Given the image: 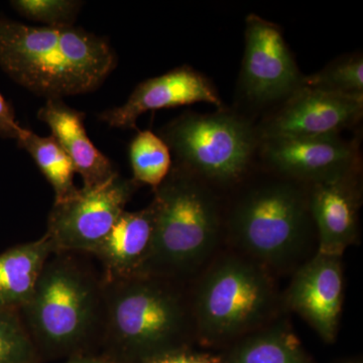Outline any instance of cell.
<instances>
[{"label":"cell","mask_w":363,"mask_h":363,"mask_svg":"<svg viewBox=\"0 0 363 363\" xmlns=\"http://www.w3.org/2000/svg\"><path fill=\"white\" fill-rule=\"evenodd\" d=\"M154 191V242L140 274L190 281L220 243L218 202L204 181L176 164Z\"/></svg>","instance_id":"obj_3"},{"label":"cell","mask_w":363,"mask_h":363,"mask_svg":"<svg viewBox=\"0 0 363 363\" xmlns=\"http://www.w3.org/2000/svg\"><path fill=\"white\" fill-rule=\"evenodd\" d=\"M301 85L347 96H363L362 55L337 60L323 70L303 78Z\"/></svg>","instance_id":"obj_21"},{"label":"cell","mask_w":363,"mask_h":363,"mask_svg":"<svg viewBox=\"0 0 363 363\" xmlns=\"http://www.w3.org/2000/svg\"><path fill=\"white\" fill-rule=\"evenodd\" d=\"M363 96H347L301 85L267 121L262 140L324 138L362 119Z\"/></svg>","instance_id":"obj_10"},{"label":"cell","mask_w":363,"mask_h":363,"mask_svg":"<svg viewBox=\"0 0 363 363\" xmlns=\"http://www.w3.org/2000/svg\"><path fill=\"white\" fill-rule=\"evenodd\" d=\"M313 219L309 195L295 184L272 182L236 203L227 221L234 252L269 272L294 271L307 262Z\"/></svg>","instance_id":"obj_6"},{"label":"cell","mask_w":363,"mask_h":363,"mask_svg":"<svg viewBox=\"0 0 363 363\" xmlns=\"http://www.w3.org/2000/svg\"><path fill=\"white\" fill-rule=\"evenodd\" d=\"M354 174L312 185L309 207L317 227V252L342 257L357 240L362 195Z\"/></svg>","instance_id":"obj_14"},{"label":"cell","mask_w":363,"mask_h":363,"mask_svg":"<svg viewBox=\"0 0 363 363\" xmlns=\"http://www.w3.org/2000/svg\"><path fill=\"white\" fill-rule=\"evenodd\" d=\"M302 84L281 28L255 14L247 18L241 86L257 102L290 96Z\"/></svg>","instance_id":"obj_9"},{"label":"cell","mask_w":363,"mask_h":363,"mask_svg":"<svg viewBox=\"0 0 363 363\" xmlns=\"http://www.w3.org/2000/svg\"><path fill=\"white\" fill-rule=\"evenodd\" d=\"M220 363H314L290 326L269 324L227 346Z\"/></svg>","instance_id":"obj_18"},{"label":"cell","mask_w":363,"mask_h":363,"mask_svg":"<svg viewBox=\"0 0 363 363\" xmlns=\"http://www.w3.org/2000/svg\"><path fill=\"white\" fill-rule=\"evenodd\" d=\"M154 233L152 202L140 211H124L109 233L89 253L101 264L102 279H123L142 274L152 255Z\"/></svg>","instance_id":"obj_16"},{"label":"cell","mask_w":363,"mask_h":363,"mask_svg":"<svg viewBox=\"0 0 363 363\" xmlns=\"http://www.w3.org/2000/svg\"><path fill=\"white\" fill-rule=\"evenodd\" d=\"M67 363H116L104 355H77Z\"/></svg>","instance_id":"obj_26"},{"label":"cell","mask_w":363,"mask_h":363,"mask_svg":"<svg viewBox=\"0 0 363 363\" xmlns=\"http://www.w3.org/2000/svg\"><path fill=\"white\" fill-rule=\"evenodd\" d=\"M105 38L75 26H30L0 18V67L47 100L93 92L116 70Z\"/></svg>","instance_id":"obj_2"},{"label":"cell","mask_w":363,"mask_h":363,"mask_svg":"<svg viewBox=\"0 0 363 363\" xmlns=\"http://www.w3.org/2000/svg\"><path fill=\"white\" fill-rule=\"evenodd\" d=\"M102 283V355L116 363H140L192 348L196 331L188 281L135 274Z\"/></svg>","instance_id":"obj_1"},{"label":"cell","mask_w":363,"mask_h":363,"mask_svg":"<svg viewBox=\"0 0 363 363\" xmlns=\"http://www.w3.org/2000/svg\"><path fill=\"white\" fill-rule=\"evenodd\" d=\"M11 6L23 18L40 21L45 26H74L82 1L76 0H14Z\"/></svg>","instance_id":"obj_23"},{"label":"cell","mask_w":363,"mask_h":363,"mask_svg":"<svg viewBox=\"0 0 363 363\" xmlns=\"http://www.w3.org/2000/svg\"><path fill=\"white\" fill-rule=\"evenodd\" d=\"M350 363H359V362H350Z\"/></svg>","instance_id":"obj_27"},{"label":"cell","mask_w":363,"mask_h":363,"mask_svg":"<svg viewBox=\"0 0 363 363\" xmlns=\"http://www.w3.org/2000/svg\"><path fill=\"white\" fill-rule=\"evenodd\" d=\"M159 135L175 156L174 164L219 185L245 175L257 145L252 125L226 112H187L164 125Z\"/></svg>","instance_id":"obj_7"},{"label":"cell","mask_w":363,"mask_h":363,"mask_svg":"<svg viewBox=\"0 0 363 363\" xmlns=\"http://www.w3.org/2000/svg\"><path fill=\"white\" fill-rule=\"evenodd\" d=\"M140 186L117 174L104 185L79 189L70 199L54 203L45 234L54 253L89 255L125 211Z\"/></svg>","instance_id":"obj_8"},{"label":"cell","mask_w":363,"mask_h":363,"mask_svg":"<svg viewBox=\"0 0 363 363\" xmlns=\"http://www.w3.org/2000/svg\"><path fill=\"white\" fill-rule=\"evenodd\" d=\"M18 147L30 155L43 175L51 184L55 203L66 201L77 194L74 184L75 169L57 140L50 136H40L25 128L18 140Z\"/></svg>","instance_id":"obj_19"},{"label":"cell","mask_w":363,"mask_h":363,"mask_svg":"<svg viewBox=\"0 0 363 363\" xmlns=\"http://www.w3.org/2000/svg\"><path fill=\"white\" fill-rule=\"evenodd\" d=\"M267 162L286 178L322 183L355 173L357 149L338 135L264 140Z\"/></svg>","instance_id":"obj_12"},{"label":"cell","mask_w":363,"mask_h":363,"mask_svg":"<svg viewBox=\"0 0 363 363\" xmlns=\"http://www.w3.org/2000/svg\"><path fill=\"white\" fill-rule=\"evenodd\" d=\"M342 257L316 252L294 272L285 304L304 318L325 342L337 336L344 300Z\"/></svg>","instance_id":"obj_11"},{"label":"cell","mask_w":363,"mask_h":363,"mask_svg":"<svg viewBox=\"0 0 363 363\" xmlns=\"http://www.w3.org/2000/svg\"><path fill=\"white\" fill-rule=\"evenodd\" d=\"M23 130L16 121L13 107L0 93V136L18 140Z\"/></svg>","instance_id":"obj_24"},{"label":"cell","mask_w":363,"mask_h":363,"mask_svg":"<svg viewBox=\"0 0 363 363\" xmlns=\"http://www.w3.org/2000/svg\"><path fill=\"white\" fill-rule=\"evenodd\" d=\"M37 357L21 310L0 304V363H35Z\"/></svg>","instance_id":"obj_22"},{"label":"cell","mask_w":363,"mask_h":363,"mask_svg":"<svg viewBox=\"0 0 363 363\" xmlns=\"http://www.w3.org/2000/svg\"><path fill=\"white\" fill-rule=\"evenodd\" d=\"M221 107L218 92L201 73L189 66L174 69L157 77L147 79L131 92L125 104L107 109L98 118L113 128H136L138 117L147 111L194 104Z\"/></svg>","instance_id":"obj_13"},{"label":"cell","mask_w":363,"mask_h":363,"mask_svg":"<svg viewBox=\"0 0 363 363\" xmlns=\"http://www.w3.org/2000/svg\"><path fill=\"white\" fill-rule=\"evenodd\" d=\"M196 341L229 346L278 316L279 291L272 274L240 253H220L191 286Z\"/></svg>","instance_id":"obj_4"},{"label":"cell","mask_w":363,"mask_h":363,"mask_svg":"<svg viewBox=\"0 0 363 363\" xmlns=\"http://www.w3.org/2000/svg\"><path fill=\"white\" fill-rule=\"evenodd\" d=\"M38 118L47 124L52 136L71 160L84 188L104 185L117 175L111 160L95 147L86 131L85 113L72 108L62 99L47 100L38 111Z\"/></svg>","instance_id":"obj_15"},{"label":"cell","mask_w":363,"mask_h":363,"mask_svg":"<svg viewBox=\"0 0 363 363\" xmlns=\"http://www.w3.org/2000/svg\"><path fill=\"white\" fill-rule=\"evenodd\" d=\"M130 160L133 180L154 190L167 178L173 164L168 145L150 130L138 131L131 140Z\"/></svg>","instance_id":"obj_20"},{"label":"cell","mask_w":363,"mask_h":363,"mask_svg":"<svg viewBox=\"0 0 363 363\" xmlns=\"http://www.w3.org/2000/svg\"><path fill=\"white\" fill-rule=\"evenodd\" d=\"M38 352L74 354L99 340L104 283L76 252L54 253L21 308Z\"/></svg>","instance_id":"obj_5"},{"label":"cell","mask_w":363,"mask_h":363,"mask_svg":"<svg viewBox=\"0 0 363 363\" xmlns=\"http://www.w3.org/2000/svg\"><path fill=\"white\" fill-rule=\"evenodd\" d=\"M54 255L51 241L40 240L16 245L0 255V304L18 308L32 298L45 262Z\"/></svg>","instance_id":"obj_17"},{"label":"cell","mask_w":363,"mask_h":363,"mask_svg":"<svg viewBox=\"0 0 363 363\" xmlns=\"http://www.w3.org/2000/svg\"><path fill=\"white\" fill-rule=\"evenodd\" d=\"M195 351H193L192 348H185L164 353L140 363H191Z\"/></svg>","instance_id":"obj_25"}]
</instances>
